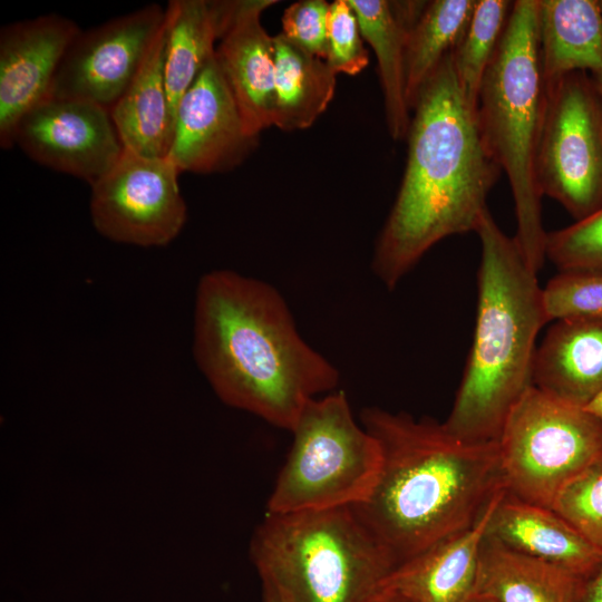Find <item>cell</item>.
I'll return each mask as SVG.
<instances>
[{
    "label": "cell",
    "instance_id": "d6986e66",
    "mask_svg": "<svg viewBox=\"0 0 602 602\" xmlns=\"http://www.w3.org/2000/svg\"><path fill=\"white\" fill-rule=\"evenodd\" d=\"M240 6L241 0L168 2L165 82L173 118L181 98L215 54V40L235 20Z\"/></svg>",
    "mask_w": 602,
    "mask_h": 602
},
{
    "label": "cell",
    "instance_id": "484cf974",
    "mask_svg": "<svg viewBox=\"0 0 602 602\" xmlns=\"http://www.w3.org/2000/svg\"><path fill=\"white\" fill-rule=\"evenodd\" d=\"M512 3L506 0H476L469 23L452 52L458 87L475 110L484 75L504 32Z\"/></svg>",
    "mask_w": 602,
    "mask_h": 602
},
{
    "label": "cell",
    "instance_id": "9c48e42d",
    "mask_svg": "<svg viewBox=\"0 0 602 602\" xmlns=\"http://www.w3.org/2000/svg\"><path fill=\"white\" fill-rule=\"evenodd\" d=\"M545 87L536 183L542 196L581 221L602 207V96L585 71Z\"/></svg>",
    "mask_w": 602,
    "mask_h": 602
},
{
    "label": "cell",
    "instance_id": "f1b7e54d",
    "mask_svg": "<svg viewBox=\"0 0 602 602\" xmlns=\"http://www.w3.org/2000/svg\"><path fill=\"white\" fill-rule=\"evenodd\" d=\"M547 321L602 315V272L559 271L543 288Z\"/></svg>",
    "mask_w": 602,
    "mask_h": 602
},
{
    "label": "cell",
    "instance_id": "603a6c76",
    "mask_svg": "<svg viewBox=\"0 0 602 602\" xmlns=\"http://www.w3.org/2000/svg\"><path fill=\"white\" fill-rule=\"evenodd\" d=\"M348 1L358 18L362 38L377 57L388 132L394 139H402L411 123L406 97L405 49L412 25L394 1Z\"/></svg>",
    "mask_w": 602,
    "mask_h": 602
},
{
    "label": "cell",
    "instance_id": "4dcf8cb0",
    "mask_svg": "<svg viewBox=\"0 0 602 602\" xmlns=\"http://www.w3.org/2000/svg\"><path fill=\"white\" fill-rule=\"evenodd\" d=\"M324 0H300L282 16V35L308 52L326 60L328 56V13Z\"/></svg>",
    "mask_w": 602,
    "mask_h": 602
},
{
    "label": "cell",
    "instance_id": "52a82bcc",
    "mask_svg": "<svg viewBox=\"0 0 602 602\" xmlns=\"http://www.w3.org/2000/svg\"><path fill=\"white\" fill-rule=\"evenodd\" d=\"M291 433L266 513L355 507L368 498L381 469V448L357 424L342 390L310 399Z\"/></svg>",
    "mask_w": 602,
    "mask_h": 602
},
{
    "label": "cell",
    "instance_id": "7c38bea8",
    "mask_svg": "<svg viewBox=\"0 0 602 602\" xmlns=\"http://www.w3.org/2000/svg\"><path fill=\"white\" fill-rule=\"evenodd\" d=\"M14 144L35 162L90 186L109 172L125 149L109 109L55 97L20 119Z\"/></svg>",
    "mask_w": 602,
    "mask_h": 602
},
{
    "label": "cell",
    "instance_id": "7402d4cb",
    "mask_svg": "<svg viewBox=\"0 0 602 602\" xmlns=\"http://www.w3.org/2000/svg\"><path fill=\"white\" fill-rule=\"evenodd\" d=\"M166 20L139 72L110 109L124 148L146 157H167L174 118L165 82Z\"/></svg>",
    "mask_w": 602,
    "mask_h": 602
},
{
    "label": "cell",
    "instance_id": "d590c367",
    "mask_svg": "<svg viewBox=\"0 0 602 602\" xmlns=\"http://www.w3.org/2000/svg\"><path fill=\"white\" fill-rule=\"evenodd\" d=\"M591 77L593 78L601 96H602V68L599 69L598 71L593 72V74H590Z\"/></svg>",
    "mask_w": 602,
    "mask_h": 602
},
{
    "label": "cell",
    "instance_id": "4316f807",
    "mask_svg": "<svg viewBox=\"0 0 602 602\" xmlns=\"http://www.w3.org/2000/svg\"><path fill=\"white\" fill-rule=\"evenodd\" d=\"M551 508L602 552V458L566 484Z\"/></svg>",
    "mask_w": 602,
    "mask_h": 602
},
{
    "label": "cell",
    "instance_id": "e575fe53",
    "mask_svg": "<svg viewBox=\"0 0 602 602\" xmlns=\"http://www.w3.org/2000/svg\"><path fill=\"white\" fill-rule=\"evenodd\" d=\"M371 602H410L402 595L389 591L382 590Z\"/></svg>",
    "mask_w": 602,
    "mask_h": 602
},
{
    "label": "cell",
    "instance_id": "cb8c5ba5",
    "mask_svg": "<svg viewBox=\"0 0 602 602\" xmlns=\"http://www.w3.org/2000/svg\"><path fill=\"white\" fill-rule=\"evenodd\" d=\"M275 101L273 125L291 132L310 127L328 108L336 90L337 74L326 60L274 36Z\"/></svg>",
    "mask_w": 602,
    "mask_h": 602
},
{
    "label": "cell",
    "instance_id": "5bb4252c",
    "mask_svg": "<svg viewBox=\"0 0 602 602\" xmlns=\"http://www.w3.org/2000/svg\"><path fill=\"white\" fill-rule=\"evenodd\" d=\"M80 32L59 14L8 23L0 31V145L14 144L20 119L51 98L64 56Z\"/></svg>",
    "mask_w": 602,
    "mask_h": 602
},
{
    "label": "cell",
    "instance_id": "ffe728a7",
    "mask_svg": "<svg viewBox=\"0 0 602 602\" xmlns=\"http://www.w3.org/2000/svg\"><path fill=\"white\" fill-rule=\"evenodd\" d=\"M585 579L484 535L474 594L492 602H579Z\"/></svg>",
    "mask_w": 602,
    "mask_h": 602
},
{
    "label": "cell",
    "instance_id": "836d02e7",
    "mask_svg": "<svg viewBox=\"0 0 602 602\" xmlns=\"http://www.w3.org/2000/svg\"><path fill=\"white\" fill-rule=\"evenodd\" d=\"M583 409L602 424V390H600Z\"/></svg>",
    "mask_w": 602,
    "mask_h": 602
},
{
    "label": "cell",
    "instance_id": "83f0119b",
    "mask_svg": "<svg viewBox=\"0 0 602 602\" xmlns=\"http://www.w3.org/2000/svg\"><path fill=\"white\" fill-rule=\"evenodd\" d=\"M545 256L559 271L602 272V207L569 226L547 232Z\"/></svg>",
    "mask_w": 602,
    "mask_h": 602
},
{
    "label": "cell",
    "instance_id": "ba28073f",
    "mask_svg": "<svg viewBox=\"0 0 602 602\" xmlns=\"http://www.w3.org/2000/svg\"><path fill=\"white\" fill-rule=\"evenodd\" d=\"M497 443L505 491L551 508L566 484L602 458V424L531 386L507 415Z\"/></svg>",
    "mask_w": 602,
    "mask_h": 602
},
{
    "label": "cell",
    "instance_id": "d4e9b609",
    "mask_svg": "<svg viewBox=\"0 0 602 602\" xmlns=\"http://www.w3.org/2000/svg\"><path fill=\"white\" fill-rule=\"evenodd\" d=\"M476 0L428 1L405 49L406 97L412 110L421 89L462 39Z\"/></svg>",
    "mask_w": 602,
    "mask_h": 602
},
{
    "label": "cell",
    "instance_id": "9a60e30c",
    "mask_svg": "<svg viewBox=\"0 0 602 602\" xmlns=\"http://www.w3.org/2000/svg\"><path fill=\"white\" fill-rule=\"evenodd\" d=\"M274 0H242L215 55L250 135L274 123L275 46L261 23V13Z\"/></svg>",
    "mask_w": 602,
    "mask_h": 602
},
{
    "label": "cell",
    "instance_id": "4fadbf2b",
    "mask_svg": "<svg viewBox=\"0 0 602 602\" xmlns=\"http://www.w3.org/2000/svg\"><path fill=\"white\" fill-rule=\"evenodd\" d=\"M256 139L214 54L176 107L167 157L179 172H225L245 158Z\"/></svg>",
    "mask_w": 602,
    "mask_h": 602
},
{
    "label": "cell",
    "instance_id": "1f68e13d",
    "mask_svg": "<svg viewBox=\"0 0 602 602\" xmlns=\"http://www.w3.org/2000/svg\"><path fill=\"white\" fill-rule=\"evenodd\" d=\"M579 602H602V566L585 581Z\"/></svg>",
    "mask_w": 602,
    "mask_h": 602
},
{
    "label": "cell",
    "instance_id": "5b68a950",
    "mask_svg": "<svg viewBox=\"0 0 602 602\" xmlns=\"http://www.w3.org/2000/svg\"><path fill=\"white\" fill-rule=\"evenodd\" d=\"M538 0L513 2L507 23L484 75L476 108L478 129L493 159L508 177L515 206L514 236L528 265L543 266L547 232L535 157L546 87L537 37Z\"/></svg>",
    "mask_w": 602,
    "mask_h": 602
},
{
    "label": "cell",
    "instance_id": "44dd1931",
    "mask_svg": "<svg viewBox=\"0 0 602 602\" xmlns=\"http://www.w3.org/2000/svg\"><path fill=\"white\" fill-rule=\"evenodd\" d=\"M537 37L545 86L602 68V12L596 0H538Z\"/></svg>",
    "mask_w": 602,
    "mask_h": 602
},
{
    "label": "cell",
    "instance_id": "8d00e7d4",
    "mask_svg": "<svg viewBox=\"0 0 602 602\" xmlns=\"http://www.w3.org/2000/svg\"><path fill=\"white\" fill-rule=\"evenodd\" d=\"M467 602H492L483 596L474 594Z\"/></svg>",
    "mask_w": 602,
    "mask_h": 602
},
{
    "label": "cell",
    "instance_id": "e0dca14e",
    "mask_svg": "<svg viewBox=\"0 0 602 602\" xmlns=\"http://www.w3.org/2000/svg\"><path fill=\"white\" fill-rule=\"evenodd\" d=\"M533 386L583 408L602 390V315L556 320L537 346Z\"/></svg>",
    "mask_w": 602,
    "mask_h": 602
},
{
    "label": "cell",
    "instance_id": "8fae6325",
    "mask_svg": "<svg viewBox=\"0 0 602 602\" xmlns=\"http://www.w3.org/2000/svg\"><path fill=\"white\" fill-rule=\"evenodd\" d=\"M165 20L166 9L154 3L80 30L59 66L51 97L110 110L139 72Z\"/></svg>",
    "mask_w": 602,
    "mask_h": 602
},
{
    "label": "cell",
    "instance_id": "ac0fdd59",
    "mask_svg": "<svg viewBox=\"0 0 602 602\" xmlns=\"http://www.w3.org/2000/svg\"><path fill=\"white\" fill-rule=\"evenodd\" d=\"M504 493L470 528L450 536L399 564L383 590L410 602H467L475 592L478 556L491 514Z\"/></svg>",
    "mask_w": 602,
    "mask_h": 602
},
{
    "label": "cell",
    "instance_id": "2e32d148",
    "mask_svg": "<svg viewBox=\"0 0 602 602\" xmlns=\"http://www.w3.org/2000/svg\"><path fill=\"white\" fill-rule=\"evenodd\" d=\"M485 534L520 553L556 564L588 580L602 566V552L554 509L506 491L498 498Z\"/></svg>",
    "mask_w": 602,
    "mask_h": 602
},
{
    "label": "cell",
    "instance_id": "6da1fadb",
    "mask_svg": "<svg viewBox=\"0 0 602 602\" xmlns=\"http://www.w3.org/2000/svg\"><path fill=\"white\" fill-rule=\"evenodd\" d=\"M360 420L382 464L368 498L352 508L397 566L473 527L505 491L497 441H466L431 418L377 407L362 409Z\"/></svg>",
    "mask_w": 602,
    "mask_h": 602
},
{
    "label": "cell",
    "instance_id": "277c9868",
    "mask_svg": "<svg viewBox=\"0 0 602 602\" xmlns=\"http://www.w3.org/2000/svg\"><path fill=\"white\" fill-rule=\"evenodd\" d=\"M480 243L477 312L470 351L447 419L454 436L497 441L513 406L533 386L536 338L548 322L543 289L514 236L487 210Z\"/></svg>",
    "mask_w": 602,
    "mask_h": 602
},
{
    "label": "cell",
    "instance_id": "8992f818",
    "mask_svg": "<svg viewBox=\"0 0 602 602\" xmlns=\"http://www.w3.org/2000/svg\"><path fill=\"white\" fill-rule=\"evenodd\" d=\"M250 554L290 602H371L397 567L352 507L265 513Z\"/></svg>",
    "mask_w": 602,
    "mask_h": 602
},
{
    "label": "cell",
    "instance_id": "74e56055",
    "mask_svg": "<svg viewBox=\"0 0 602 602\" xmlns=\"http://www.w3.org/2000/svg\"><path fill=\"white\" fill-rule=\"evenodd\" d=\"M599 4H600V8H601V12H602V0L599 1Z\"/></svg>",
    "mask_w": 602,
    "mask_h": 602
},
{
    "label": "cell",
    "instance_id": "d6a6232c",
    "mask_svg": "<svg viewBox=\"0 0 602 602\" xmlns=\"http://www.w3.org/2000/svg\"><path fill=\"white\" fill-rule=\"evenodd\" d=\"M262 602H290L287 596L269 582H262Z\"/></svg>",
    "mask_w": 602,
    "mask_h": 602
},
{
    "label": "cell",
    "instance_id": "3957f363",
    "mask_svg": "<svg viewBox=\"0 0 602 602\" xmlns=\"http://www.w3.org/2000/svg\"><path fill=\"white\" fill-rule=\"evenodd\" d=\"M412 110L406 169L372 259L373 272L389 290L439 241L476 232L502 172L458 87L452 52Z\"/></svg>",
    "mask_w": 602,
    "mask_h": 602
},
{
    "label": "cell",
    "instance_id": "30bf717a",
    "mask_svg": "<svg viewBox=\"0 0 602 602\" xmlns=\"http://www.w3.org/2000/svg\"><path fill=\"white\" fill-rule=\"evenodd\" d=\"M181 172L168 157L124 149L117 163L91 185V221L103 236L143 247L165 246L182 231L186 205Z\"/></svg>",
    "mask_w": 602,
    "mask_h": 602
},
{
    "label": "cell",
    "instance_id": "7a4b0ae2",
    "mask_svg": "<svg viewBox=\"0 0 602 602\" xmlns=\"http://www.w3.org/2000/svg\"><path fill=\"white\" fill-rule=\"evenodd\" d=\"M193 353L223 402L289 431L310 399L339 383L337 368L298 332L282 295L229 270L198 282Z\"/></svg>",
    "mask_w": 602,
    "mask_h": 602
},
{
    "label": "cell",
    "instance_id": "f546056e",
    "mask_svg": "<svg viewBox=\"0 0 602 602\" xmlns=\"http://www.w3.org/2000/svg\"><path fill=\"white\" fill-rule=\"evenodd\" d=\"M327 64L336 72L355 76L362 71L369 56L362 42L358 18L348 0H334L328 13Z\"/></svg>",
    "mask_w": 602,
    "mask_h": 602
}]
</instances>
